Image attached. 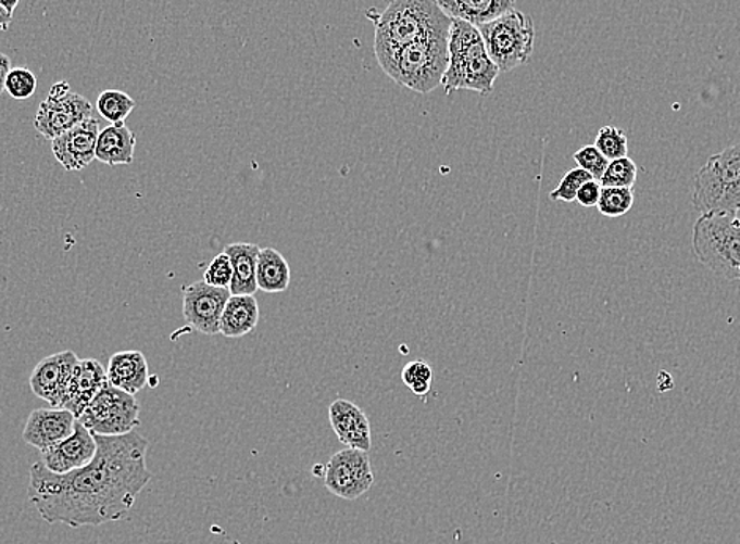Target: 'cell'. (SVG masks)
<instances>
[{"instance_id":"23","label":"cell","mask_w":740,"mask_h":544,"mask_svg":"<svg viewBox=\"0 0 740 544\" xmlns=\"http://www.w3.org/2000/svg\"><path fill=\"white\" fill-rule=\"evenodd\" d=\"M290 266L279 251L261 249L258 260V287L263 293H283L290 286Z\"/></svg>"},{"instance_id":"6","label":"cell","mask_w":740,"mask_h":544,"mask_svg":"<svg viewBox=\"0 0 740 544\" xmlns=\"http://www.w3.org/2000/svg\"><path fill=\"white\" fill-rule=\"evenodd\" d=\"M693 206L701 214L732 213L740 206V143L714 154L694 177Z\"/></svg>"},{"instance_id":"25","label":"cell","mask_w":740,"mask_h":544,"mask_svg":"<svg viewBox=\"0 0 740 544\" xmlns=\"http://www.w3.org/2000/svg\"><path fill=\"white\" fill-rule=\"evenodd\" d=\"M635 202L634 189L602 188L598 210L602 216L620 217L632 210Z\"/></svg>"},{"instance_id":"11","label":"cell","mask_w":740,"mask_h":544,"mask_svg":"<svg viewBox=\"0 0 740 544\" xmlns=\"http://www.w3.org/2000/svg\"><path fill=\"white\" fill-rule=\"evenodd\" d=\"M231 296L229 288H217L199 280L184 288L186 322L205 336L220 333L221 317Z\"/></svg>"},{"instance_id":"17","label":"cell","mask_w":740,"mask_h":544,"mask_svg":"<svg viewBox=\"0 0 740 544\" xmlns=\"http://www.w3.org/2000/svg\"><path fill=\"white\" fill-rule=\"evenodd\" d=\"M329 423L340 444L349 448L369 452L371 423L366 414L349 400L338 398L329 406Z\"/></svg>"},{"instance_id":"9","label":"cell","mask_w":740,"mask_h":544,"mask_svg":"<svg viewBox=\"0 0 740 544\" xmlns=\"http://www.w3.org/2000/svg\"><path fill=\"white\" fill-rule=\"evenodd\" d=\"M92 104L83 94L70 89L68 83H58L49 90L47 100L35 115V129L45 139L52 140L68 129L75 128L86 118L93 117Z\"/></svg>"},{"instance_id":"34","label":"cell","mask_w":740,"mask_h":544,"mask_svg":"<svg viewBox=\"0 0 740 544\" xmlns=\"http://www.w3.org/2000/svg\"><path fill=\"white\" fill-rule=\"evenodd\" d=\"M10 69V59L5 54H0V93L5 90L7 76H9Z\"/></svg>"},{"instance_id":"36","label":"cell","mask_w":740,"mask_h":544,"mask_svg":"<svg viewBox=\"0 0 740 544\" xmlns=\"http://www.w3.org/2000/svg\"><path fill=\"white\" fill-rule=\"evenodd\" d=\"M21 0H0V7H3V9L7 10L9 13H15L17 3H20Z\"/></svg>"},{"instance_id":"28","label":"cell","mask_w":740,"mask_h":544,"mask_svg":"<svg viewBox=\"0 0 740 544\" xmlns=\"http://www.w3.org/2000/svg\"><path fill=\"white\" fill-rule=\"evenodd\" d=\"M402 381L415 395L426 396L432 389V367L424 360H413L403 367Z\"/></svg>"},{"instance_id":"3","label":"cell","mask_w":740,"mask_h":544,"mask_svg":"<svg viewBox=\"0 0 740 544\" xmlns=\"http://www.w3.org/2000/svg\"><path fill=\"white\" fill-rule=\"evenodd\" d=\"M374 21V51L381 54L434 35H449L452 20L437 0H391Z\"/></svg>"},{"instance_id":"24","label":"cell","mask_w":740,"mask_h":544,"mask_svg":"<svg viewBox=\"0 0 740 544\" xmlns=\"http://www.w3.org/2000/svg\"><path fill=\"white\" fill-rule=\"evenodd\" d=\"M136 107L135 100L121 90L101 91L97 100V111L111 125H121Z\"/></svg>"},{"instance_id":"37","label":"cell","mask_w":740,"mask_h":544,"mask_svg":"<svg viewBox=\"0 0 740 544\" xmlns=\"http://www.w3.org/2000/svg\"><path fill=\"white\" fill-rule=\"evenodd\" d=\"M732 214H735L736 219H738V223L740 224V206L739 208H736Z\"/></svg>"},{"instance_id":"4","label":"cell","mask_w":740,"mask_h":544,"mask_svg":"<svg viewBox=\"0 0 740 544\" xmlns=\"http://www.w3.org/2000/svg\"><path fill=\"white\" fill-rule=\"evenodd\" d=\"M448 37L449 35H434L394 51L375 54V58L385 75L391 77L396 84L416 93L427 94L441 86L447 72Z\"/></svg>"},{"instance_id":"18","label":"cell","mask_w":740,"mask_h":544,"mask_svg":"<svg viewBox=\"0 0 740 544\" xmlns=\"http://www.w3.org/2000/svg\"><path fill=\"white\" fill-rule=\"evenodd\" d=\"M106 374L109 384L136 395L149 382V364L140 351H121L112 354Z\"/></svg>"},{"instance_id":"1","label":"cell","mask_w":740,"mask_h":544,"mask_svg":"<svg viewBox=\"0 0 740 544\" xmlns=\"http://www.w3.org/2000/svg\"><path fill=\"white\" fill-rule=\"evenodd\" d=\"M97 455L89 465L54 473L43 463L30 468L27 497L48 524L101 526L124 519L152 472L147 468L149 441L140 434H95Z\"/></svg>"},{"instance_id":"35","label":"cell","mask_w":740,"mask_h":544,"mask_svg":"<svg viewBox=\"0 0 740 544\" xmlns=\"http://www.w3.org/2000/svg\"><path fill=\"white\" fill-rule=\"evenodd\" d=\"M13 23L12 13L7 12L3 7H0V31H7L10 29Z\"/></svg>"},{"instance_id":"30","label":"cell","mask_w":740,"mask_h":544,"mask_svg":"<svg viewBox=\"0 0 740 544\" xmlns=\"http://www.w3.org/2000/svg\"><path fill=\"white\" fill-rule=\"evenodd\" d=\"M37 86V77L29 68H24V66L10 69L9 76H7L5 90L9 91L13 100H29L30 97H34Z\"/></svg>"},{"instance_id":"32","label":"cell","mask_w":740,"mask_h":544,"mask_svg":"<svg viewBox=\"0 0 740 544\" xmlns=\"http://www.w3.org/2000/svg\"><path fill=\"white\" fill-rule=\"evenodd\" d=\"M234 279V268L229 255L226 252L216 255L203 273V282L217 288H229Z\"/></svg>"},{"instance_id":"13","label":"cell","mask_w":740,"mask_h":544,"mask_svg":"<svg viewBox=\"0 0 740 544\" xmlns=\"http://www.w3.org/2000/svg\"><path fill=\"white\" fill-rule=\"evenodd\" d=\"M77 363L79 357L72 350L45 357L32 371L29 379L32 392L49 403L51 408H62L66 385Z\"/></svg>"},{"instance_id":"8","label":"cell","mask_w":740,"mask_h":544,"mask_svg":"<svg viewBox=\"0 0 740 544\" xmlns=\"http://www.w3.org/2000/svg\"><path fill=\"white\" fill-rule=\"evenodd\" d=\"M140 405L131 393L108 384L77 417L84 427L101 437H122L131 433L140 423Z\"/></svg>"},{"instance_id":"29","label":"cell","mask_w":740,"mask_h":544,"mask_svg":"<svg viewBox=\"0 0 740 544\" xmlns=\"http://www.w3.org/2000/svg\"><path fill=\"white\" fill-rule=\"evenodd\" d=\"M589 180H594V178H592L588 172H585L584 168H570V170L561 178L560 185H557L555 191L550 192V200H553V202H575L581 186Z\"/></svg>"},{"instance_id":"15","label":"cell","mask_w":740,"mask_h":544,"mask_svg":"<svg viewBox=\"0 0 740 544\" xmlns=\"http://www.w3.org/2000/svg\"><path fill=\"white\" fill-rule=\"evenodd\" d=\"M76 416L65 408H48L32 410L23 439L32 447L43 452L62 439L68 438L75 430Z\"/></svg>"},{"instance_id":"22","label":"cell","mask_w":740,"mask_h":544,"mask_svg":"<svg viewBox=\"0 0 740 544\" xmlns=\"http://www.w3.org/2000/svg\"><path fill=\"white\" fill-rule=\"evenodd\" d=\"M136 149V135L125 125H109L101 129L97 142V160L108 166H122L133 163Z\"/></svg>"},{"instance_id":"10","label":"cell","mask_w":740,"mask_h":544,"mask_svg":"<svg viewBox=\"0 0 740 544\" xmlns=\"http://www.w3.org/2000/svg\"><path fill=\"white\" fill-rule=\"evenodd\" d=\"M374 482L367 452L347 447L333 455L326 465V490L339 499H360L374 486Z\"/></svg>"},{"instance_id":"16","label":"cell","mask_w":740,"mask_h":544,"mask_svg":"<svg viewBox=\"0 0 740 544\" xmlns=\"http://www.w3.org/2000/svg\"><path fill=\"white\" fill-rule=\"evenodd\" d=\"M108 382L106 368L100 360L79 359L66 385L62 408L72 410L77 419Z\"/></svg>"},{"instance_id":"20","label":"cell","mask_w":740,"mask_h":544,"mask_svg":"<svg viewBox=\"0 0 740 544\" xmlns=\"http://www.w3.org/2000/svg\"><path fill=\"white\" fill-rule=\"evenodd\" d=\"M261 311L254 294H231L224 307L220 333L227 339H240L258 328Z\"/></svg>"},{"instance_id":"19","label":"cell","mask_w":740,"mask_h":544,"mask_svg":"<svg viewBox=\"0 0 740 544\" xmlns=\"http://www.w3.org/2000/svg\"><path fill=\"white\" fill-rule=\"evenodd\" d=\"M437 3L451 20L479 27L514 10L517 0H437Z\"/></svg>"},{"instance_id":"33","label":"cell","mask_w":740,"mask_h":544,"mask_svg":"<svg viewBox=\"0 0 740 544\" xmlns=\"http://www.w3.org/2000/svg\"><path fill=\"white\" fill-rule=\"evenodd\" d=\"M601 182L589 180L578 191L577 202L585 208H594V206H598L599 199H601Z\"/></svg>"},{"instance_id":"26","label":"cell","mask_w":740,"mask_h":544,"mask_svg":"<svg viewBox=\"0 0 740 544\" xmlns=\"http://www.w3.org/2000/svg\"><path fill=\"white\" fill-rule=\"evenodd\" d=\"M638 178V167L629 156L610 161L605 174L602 175V188H630L634 189Z\"/></svg>"},{"instance_id":"27","label":"cell","mask_w":740,"mask_h":544,"mask_svg":"<svg viewBox=\"0 0 740 544\" xmlns=\"http://www.w3.org/2000/svg\"><path fill=\"white\" fill-rule=\"evenodd\" d=\"M594 146L609 161L626 157L627 152H629V140H627L626 132L612 125L599 129Z\"/></svg>"},{"instance_id":"31","label":"cell","mask_w":740,"mask_h":544,"mask_svg":"<svg viewBox=\"0 0 740 544\" xmlns=\"http://www.w3.org/2000/svg\"><path fill=\"white\" fill-rule=\"evenodd\" d=\"M574 160L578 167L588 172L595 181H601L602 175L605 174L610 163L595 146L581 147L578 152L574 153Z\"/></svg>"},{"instance_id":"12","label":"cell","mask_w":740,"mask_h":544,"mask_svg":"<svg viewBox=\"0 0 740 544\" xmlns=\"http://www.w3.org/2000/svg\"><path fill=\"white\" fill-rule=\"evenodd\" d=\"M100 123L90 117L51 140L52 153L65 170L79 172L97 160Z\"/></svg>"},{"instance_id":"2","label":"cell","mask_w":740,"mask_h":544,"mask_svg":"<svg viewBox=\"0 0 740 544\" xmlns=\"http://www.w3.org/2000/svg\"><path fill=\"white\" fill-rule=\"evenodd\" d=\"M449 62L441 86L448 97L457 90L492 93L500 69L494 65L478 27L461 20L451 21L448 37Z\"/></svg>"},{"instance_id":"14","label":"cell","mask_w":740,"mask_h":544,"mask_svg":"<svg viewBox=\"0 0 740 544\" xmlns=\"http://www.w3.org/2000/svg\"><path fill=\"white\" fill-rule=\"evenodd\" d=\"M95 455H97L95 434L76 420L75 430L68 438L41 452V463L51 472L68 473L89 465Z\"/></svg>"},{"instance_id":"7","label":"cell","mask_w":740,"mask_h":544,"mask_svg":"<svg viewBox=\"0 0 740 544\" xmlns=\"http://www.w3.org/2000/svg\"><path fill=\"white\" fill-rule=\"evenodd\" d=\"M478 29L500 73L514 72L531 59L536 41L535 21L520 10H511Z\"/></svg>"},{"instance_id":"5","label":"cell","mask_w":740,"mask_h":544,"mask_svg":"<svg viewBox=\"0 0 740 544\" xmlns=\"http://www.w3.org/2000/svg\"><path fill=\"white\" fill-rule=\"evenodd\" d=\"M693 252L722 279L740 280V224L732 213L701 214L693 227Z\"/></svg>"},{"instance_id":"21","label":"cell","mask_w":740,"mask_h":544,"mask_svg":"<svg viewBox=\"0 0 740 544\" xmlns=\"http://www.w3.org/2000/svg\"><path fill=\"white\" fill-rule=\"evenodd\" d=\"M234 268L230 294H255L258 287V260L261 248L251 242H234L226 248Z\"/></svg>"}]
</instances>
